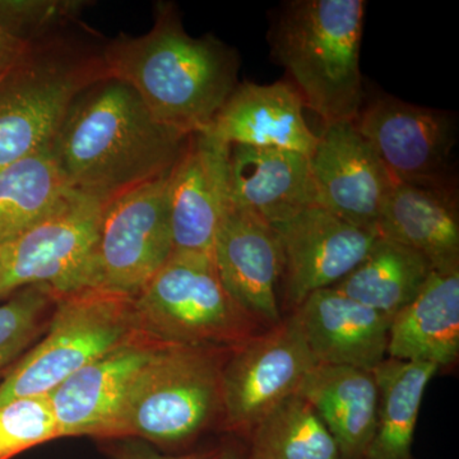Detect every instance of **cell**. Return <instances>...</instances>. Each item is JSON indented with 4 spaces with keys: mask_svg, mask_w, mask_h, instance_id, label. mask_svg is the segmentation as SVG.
I'll return each instance as SVG.
<instances>
[{
    "mask_svg": "<svg viewBox=\"0 0 459 459\" xmlns=\"http://www.w3.org/2000/svg\"><path fill=\"white\" fill-rule=\"evenodd\" d=\"M188 137L157 122L132 87L108 74L74 99L50 150L66 186L104 205L170 174Z\"/></svg>",
    "mask_w": 459,
    "mask_h": 459,
    "instance_id": "obj_1",
    "label": "cell"
},
{
    "mask_svg": "<svg viewBox=\"0 0 459 459\" xmlns=\"http://www.w3.org/2000/svg\"><path fill=\"white\" fill-rule=\"evenodd\" d=\"M102 57L157 122L184 135L204 132L238 84L237 51L212 35L190 36L172 3H157L144 35L105 42Z\"/></svg>",
    "mask_w": 459,
    "mask_h": 459,
    "instance_id": "obj_2",
    "label": "cell"
},
{
    "mask_svg": "<svg viewBox=\"0 0 459 459\" xmlns=\"http://www.w3.org/2000/svg\"><path fill=\"white\" fill-rule=\"evenodd\" d=\"M365 11L364 0H294L272 26V56L325 126L355 122L362 108Z\"/></svg>",
    "mask_w": 459,
    "mask_h": 459,
    "instance_id": "obj_3",
    "label": "cell"
},
{
    "mask_svg": "<svg viewBox=\"0 0 459 459\" xmlns=\"http://www.w3.org/2000/svg\"><path fill=\"white\" fill-rule=\"evenodd\" d=\"M107 75L102 47L71 27L33 41L0 77V170L49 146L74 99Z\"/></svg>",
    "mask_w": 459,
    "mask_h": 459,
    "instance_id": "obj_4",
    "label": "cell"
},
{
    "mask_svg": "<svg viewBox=\"0 0 459 459\" xmlns=\"http://www.w3.org/2000/svg\"><path fill=\"white\" fill-rule=\"evenodd\" d=\"M135 329L161 346L232 350L264 328L230 296L212 255L172 253L133 299Z\"/></svg>",
    "mask_w": 459,
    "mask_h": 459,
    "instance_id": "obj_5",
    "label": "cell"
},
{
    "mask_svg": "<svg viewBox=\"0 0 459 459\" xmlns=\"http://www.w3.org/2000/svg\"><path fill=\"white\" fill-rule=\"evenodd\" d=\"M228 351L159 346L133 380L113 437L170 446L192 442L221 415L222 353Z\"/></svg>",
    "mask_w": 459,
    "mask_h": 459,
    "instance_id": "obj_6",
    "label": "cell"
},
{
    "mask_svg": "<svg viewBox=\"0 0 459 459\" xmlns=\"http://www.w3.org/2000/svg\"><path fill=\"white\" fill-rule=\"evenodd\" d=\"M56 300L47 336L0 385V407L18 398L49 395L90 362L141 337L133 299L87 289Z\"/></svg>",
    "mask_w": 459,
    "mask_h": 459,
    "instance_id": "obj_7",
    "label": "cell"
},
{
    "mask_svg": "<svg viewBox=\"0 0 459 459\" xmlns=\"http://www.w3.org/2000/svg\"><path fill=\"white\" fill-rule=\"evenodd\" d=\"M102 204L71 190L38 225L0 246V299L40 286L56 298L92 289Z\"/></svg>",
    "mask_w": 459,
    "mask_h": 459,
    "instance_id": "obj_8",
    "label": "cell"
},
{
    "mask_svg": "<svg viewBox=\"0 0 459 459\" xmlns=\"http://www.w3.org/2000/svg\"><path fill=\"white\" fill-rule=\"evenodd\" d=\"M172 253L166 175L102 205L92 289L134 299Z\"/></svg>",
    "mask_w": 459,
    "mask_h": 459,
    "instance_id": "obj_9",
    "label": "cell"
},
{
    "mask_svg": "<svg viewBox=\"0 0 459 459\" xmlns=\"http://www.w3.org/2000/svg\"><path fill=\"white\" fill-rule=\"evenodd\" d=\"M316 364L292 312L230 350L221 373L223 428L247 437L274 407L298 394Z\"/></svg>",
    "mask_w": 459,
    "mask_h": 459,
    "instance_id": "obj_10",
    "label": "cell"
},
{
    "mask_svg": "<svg viewBox=\"0 0 459 459\" xmlns=\"http://www.w3.org/2000/svg\"><path fill=\"white\" fill-rule=\"evenodd\" d=\"M353 124L394 181L451 180L448 164L457 142L453 115L380 96L361 108Z\"/></svg>",
    "mask_w": 459,
    "mask_h": 459,
    "instance_id": "obj_11",
    "label": "cell"
},
{
    "mask_svg": "<svg viewBox=\"0 0 459 459\" xmlns=\"http://www.w3.org/2000/svg\"><path fill=\"white\" fill-rule=\"evenodd\" d=\"M271 226L280 241L281 281L291 312L313 292L351 273L379 238L376 230L359 228L316 204Z\"/></svg>",
    "mask_w": 459,
    "mask_h": 459,
    "instance_id": "obj_12",
    "label": "cell"
},
{
    "mask_svg": "<svg viewBox=\"0 0 459 459\" xmlns=\"http://www.w3.org/2000/svg\"><path fill=\"white\" fill-rule=\"evenodd\" d=\"M309 161L316 205L359 228L377 231L394 180L355 124L325 126Z\"/></svg>",
    "mask_w": 459,
    "mask_h": 459,
    "instance_id": "obj_13",
    "label": "cell"
},
{
    "mask_svg": "<svg viewBox=\"0 0 459 459\" xmlns=\"http://www.w3.org/2000/svg\"><path fill=\"white\" fill-rule=\"evenodd\" d=\"M229 146L205 132L193 133L169 174L174 253L212 255L228 213Z\"/></svg>",
    "mask_w": 459,
    "mask_h": 459,
    "instance_id": "obj_14",
    "label": "cell"
},
{
    "mask_svg": "<svg viewBox=\"0 0 459 459\" xmlns=\"http://www.w3.org/2000/svg\"><path fill=\"white\" fill-rule=\"evenodd\" d=\"M212 258L230 296L263 327L279 325L283 261L270 223L230 207L214 238Z\"/></svg>",
    "mask_w": 459,
    "mask_h": 459,
    "instance_id": "obj_15",
    "label": "cell"
},
{
    "mask_svg": "<svg viewBox=\"0 0 459 459\" xmlns=\"http://www.w3.org/2000/svg\"><path fill=\"white\" fill-rule=\"evenodd\" d=\"M159 346L134 338L90 362L51 392L59 437H113L133 380Z\"/></svg>",
    "mask_w": 459,
    "mask_h": 459,
    "instance_id": "obj_16",
    "label": "cell"
},
{
    "mask_svg": "<svg viewBox=\"0 0 459 459\" xmlns=\"http://www.w3.org/2000/svg\"><path fill=\"white\" fill-rule=\"evenodd\" d=\"M304 108L289 81L238 83L204 132L226 146L279 148L310 157L318 135L307 126Z\"/></svg>",
    "mask_w": 459,
    "mask_h": 459,
    "instance_id": "obj_17",
    "label": "cell"
},
{
    "mask_svg": "<svg viewBox=\"0 0 459 459\" xmlns=\"http://www.w3.org/2000/svg\"><path fill=\"white\" fill-rule=\"evenodd\" d=\"M292 313L318 364L374 370L386 358L392 318L332 287L313 292Z\"/></svg>",
    "mask_w": 459,
    "mask_h": 459,
    "instance_id": "obj_18",
    "label": "cell"
},
{
    "mask_svg": "<svg viewBox=\"0 0 459 459\" xmlns=\"http://www.w3.org/2000/svg\"><path fill=\"white\" fill-rule=\"evenodd\" d=\"M230 204L273 225L316 204L309 157L279 148L229 146Z\"/></svg>",
    "mask_w": 459,
    "mask_h": 459,
    "instance_id": "obj_19",
    "label": "cell"
},
{
    "mask_svg": "<svg viewBox=\"0 0 459 459\" xmlns=\"http://www.w3.org/2000/svg\"><path fill=\"white\" fill-rule=\"evenodd\" d=\"M377 230L379 237L424 255L434 271L459 270L458 195L452 180L394 181Z\"/></svg>",
    "mask_w": 459,
    "mask_h": 459,
    "instance_id": "obj_20",
    "label": "cell"
},
{
    "mask_svg": "<svg viewBox=\"0 0 459 459\" xmlns=\"http://www.w3.org/2000/svg\"><path fill=\"white\" fill-rule=\"evenodd\" d=\"M388 358L449 367L459 356V270L433 271L392 318Z\"/></svg>",
    "mask_w": 459,
    "mask_h": 459,
    "instance_id": "obj_21",
    "label": "cell"
},
{
    "mask_svg": "<svg viewBox=\"0 0 459 459\" xmlns=\"http://www.w3.org/2000/svg\"><path fill=\"white\" fill-rule=\"evenodd\" d=\"M298 394L316 410L338 449V459H362L373 437L377 385L373 370L316 364Z\"/></svg>",
    "mask_w": 459,
    "mask_h": 459,
    "instance_id": "obj_22",
    "label": "cell"
},
{
    "mask_svg": "<svg viewBox=\"0 0 459 459\" xmlns=\"http://www.w3.org/2000/svg\"><path fill=\"white\" fill-rule=\"evenodd\" d=\"M439 368L385 358L373 370L377 385L376 429L362 459H412L422 398Z\"/></svg>",
    "mask_w": 459,
    "mask_h": 459,
    "instance_id": "obj_23",
    "label": "cell"
},
{
    "mask_svg": "<svg viewBox=\"0 0 459 459\" xmlns=\"http://www.w3.org/2000/svg\"><path fill=\"white\" fill-rule=\"evenodd\" d=\"M433 271L416 250L379 237L360 264L332 289L394 318L419 294Z\"/></svg>",
    "mask_w": 459,
    "mask_h": 459,
    "instance_id": "obj_24",
    "label": "cell"
},
{
    "mask_svg": "<svg viewBox=\"0 0 459 459\" xmlns=\"http://www.w3.org/2000/svg\"><path fill=\"white\" fill-rule=\"evenodd\" d=\"M71 190L50 144L0 170V246L47 219Z\"/></svg>",
    "mask_w": 459,
    "mask_h": 459,
    "instance_id": "obj_25",
    "label": "cell"
},
{
    "mask_svg": "<svg viewBox=\"0 0 459 459\" xmlns=\"http://www.w3.org/2000/svg\"><path fill=\"white\" fill-rule=\"evenodd\" d=\"M247 459H338L336 442L299 394L281 402L247 435Z\"/></svg>",
    "mask_w": 459,
    "mask_h": 459,
    "instance_id": "obj_26",
    "label": "cell"
},
{
    "mask_svg": "<svg viewBox=\"0 0 459 459\" xmlns=\"http://www.w3.org/2000/svg\"><path fill=\"white\" fill-rule=\"evenodd\" d=\"M59 437L49 395L18 398L0 407V459Z\"/></svg>",
    "mask_w": 459,
    "mask_h": 459,
    "instance_id": "obj_27",
    "label": "cell"
},
{
    "mask_svg": "<svg viewBox=\"0 0 459 459\" xmlns=\"http://www.w3.org/2000/svg\"><path fill=\"white\" fill-rule=\"evenodd\" d=\"M84 5L75 0H0V26L33 42L75 25Z\"/></svg>",
    "mask_w": 459,
    "mask_h": 459,
    "instance_id": "obj_28",
    "label": "cell"
},
{
    "mask_svg": "<svg viewBox=\"0 0 459 459\" xmlns=\"http://www.w3.org/2000/svg\"><path fill=\"white\" fill-rule=\"evenodd\" d=\"M53 299L45 287L31 286L14 292L0 305V373L31 342L42 313Z\"/></svg>",
    "mask_w": 459,
    "mask_h": 459,
    "instance_id": "obj_29",
    "label": "cell"
},
{
    "mask_svg": "<svg viewBox=\"0 0 459 459\" xmlns=\"http://www.w3.org/2000/svg\"><path fill=\"white\" fill-rule=\"evenodd\" d=\"M220 448L184 453V455H165L147 446L143 440H126L114 451L115 459H217Z\"/></svg>",
    "mask_w": 459,
    "mask_h": 459,
    "instance_id": "obj_30",
    "label": "cell"
},
{
    "mask_svg": "<svg viewBox=\"0 0 459 459\" xmlns=\"http://www.w3.org/2000/svg\"><path fill=\"white\" fill-rule=\"evenodd\" d=\"M31 44L32 42L22 40L0 26V77L20 59Z\"/></svg>",
    "mask_w": 459,
    "mask_h": 459,
    "instance_id": "obj_31",
    "label": "cell"
},
{
    "mask_svg": "<svg viewBox=\"0 0 459 459\" xmlns=\"http://www.w3.org/2000/svg\"><path fill=\"white\" fill-rule=\"evenodd\" d=\"M217 459H247V451L237 444L228 443L220 446V455Z\"/></svg>",
    "mask_w": 459,
    "mask_h": 459,
    "instance_id": "obj_32",
    "label": "cell"
}]
</instances>
